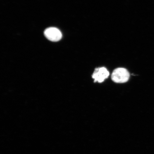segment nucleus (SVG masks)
I'll use <instances>...</instances> for the list:
<instances>
[{"label": "nucleus", "instance_id": "obj_2", "mask_svg": "<svg viewBox=\"0 0 154 154\" xmlns=\"http://www.w3.org/2000/svg\"><path fill=\"white\" fill-rule=\"evenodd\" d=\"M44 34L48 40L53 42L59 41L62 37V33L60 30L55 27H51L46 29Z\"/></svg>", "mask_w": 154, "mask_h": 154}, {"label": "nucleus", "instance_id": "obj_1", "mask_svg": "<svg viewBox=\"0 0 154 154\" xmlns=\"http://www.w3.org/2000/svg\"><path fill=\"white\" fill-rule=\"evenodd\" d=\"M130 77V73L126 69L118 68L113 71L111 79L115 82L123 83L128 82Z\"/></svg>", "mask_w": 154, "mask_h": 154}, {"label": "nucleus", "instance_id": "obj_3", "mask_svg": "<svg viewBox=\"0 0 154 154\" xmlns=\"http://www.w3.org/2000/svg\"><path fill=\"white\" fill-rule=\"evenodd\" d=\"M109 75V71L105 67H99L95 69L92 78L94 79V82L101 83L108 78Z\"/></svg>", "mask_w": 154, "mask_h": 154}]
</instances>
